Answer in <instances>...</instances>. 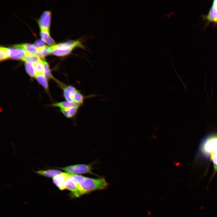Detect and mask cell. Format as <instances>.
<instances>
[{"label":"cell","mask_w":217,"mask_h":217,"mask_svg":"<svg viewBox=\"0 0 217 217\" xmlns=\"http://www.w3.org/2000/svg\"><path fill=\"white\" fill-rule=\"evenodd\" d=\"M201 17L203 21L206 22L204 28L211 23L217 25V0L213 1L208 13L206 15H202Z\"/></svg>","instance_id":"obj_5"},{"label":"cell","mask_w":217,"mask_h":217,"mask_svg":"<svg viewBox=\"0 0 217 217\" xmlns=\"http://www.w3.org/2000/svg\"><path fill=\"white\" fill-rule=\"evenodd\" d=\"M33 65L36 75L38 74L44 75V66L42 60L38 63H33Z\"/></svg>","instance_id":"obj_22"},{"label":"cell","mask_w":217,"mask_h":217,"mask_svg":"<svg viewBox=\"0 0 217 217\" xmlns=\"http://www.w3.org/2000/svg\"><path fill=\"white\" fill-rule=\"evenodd\" d=\"M63 91V96L66 101L82 105L86 97L74 86L66 85L62 82L58 83Z\"/></svg>","instance_id":"obj_3"},{"label":"cell","mask_w":217,"mask_h":217,"mask_svg":"<svg viewBox=\"0 0 217 217\" xmlns=\"http://www.w3.org/2000/svg\"><path fill=\"white\" fill-rule=\"evenodd\" d=\"M13 46L21 48L24 49L26 53L32 55H36L37 54V48L34 44L26 43L16 44Z\"/></svg>","instance_id":"obj_12"},{"label":"cell","mask_w":217,"mask_h":217,"mask_svg":"<svg viewBox=\"0 0 217 217\" xmlns=\"http://www.w3.org/2000/svg\"><path fill=\"white\" fill-rule=\"evenodd\" d=\"M9 58L8 49L1 46L0 48V60L3 61Z\"/></svg>","instance_id":"obj_21"},{"label":"cell","mask_w":217,"mask_h":217,"mask_svg":"<svg viewBox=\"0 0 217 217\" xmlns=\"http://www.w3.org/2000/svg\"><path fill=\"white\" fill-rule=\"evenodd\" d=\"M66 189L70 191V195L72 198L79 197L82 196L78 185L69 178L66 184Z\"/></svg>","instance_id":"obj_8"},{"label":"cell","mask_w":217,"mask_h":217,"mask_svg":"<svg viewBox=\"0 0 217 217\" xmlns=\"http://www.w3.org/2000/svg\"><path fill=\"white\" fill-rule=\"evenodd\" d=\"M36 80L38 83L47 91L48 90V84L46 77L44 74H38L36 75Z\"/></svg>","instance_id":"obj_16"},{"label":"cell","mask_w":217,"mask_h":217,"mask_svg":"<svg viewBox=\"0 0 217 217\" xmlns=\"http://www.w3.org/2000/svg\"><path fill=\"white\" fill-rule=\"evenodd\" d=\"M33 44L37 48H41L46 46L45 43L42 39H38Z\"/></svg>","instance_id":"obj_23"},{"label":"cell","mask_w":217,"mask_h":217,"mask_svg":"<svg viewBox=\"0 0 217 217\" xmlns=\"http://www.w3.org/2000/svg\"><path fill=\"white\" fill-rule=\"evenodd\" d=\"M78 105H81L76 103L70 102L67 101H62L52 104L53 106L59 107L60 109H66Z\"/></svg>","instance_id":"obj_17"},{"label":"cell","mask_w":217,"mask_h":217,"mask_svg":"<svg viewBox=\"0 0 217 217\" xmlns=\"http://www.w3.org/2000/svg\"><path fill=\"white\" fill-rule=\"evenodd\" d=\"M201 152L206 156H210L214 170L217 171V134L207 136L200 146Z\"/></svg>","instance_id":"obj_2"},{"label":"cell","mask_w":217,"mask_h":217,"mask_svg":"<svg viewBox=\"0 0 217 217\" xmlns=\"http://www.w3.org/2000/svg\"><path fill=\"white\" fill-rule=\"evenodd\" d=\"M40 35L42 39L49 45L53 46L55 45V41L50 36L49 32L40 30Z\"/></svg>","instance_id":"obj_15"},{"label":"cell","mask_w":217,"mask_h":217,"mask_svg":"<svg viewBox=\"0 0 217 217\" xmlns=\"http://www.w3.org/2000/svg\"><path fill=\"white\" fill-rule=\"evenodd\" d=\"M25 67L26 70L29 75L31 77H35L36 73L34 69L33 63L31 61H27L25 62Z\"/></svg>","instance_id":"obj_18"},{"label":"cell","mask_w":217,"mask_h":217,"mask_svg":"<svg viewBox=\"0 0 217 217\" xmlns=\"http://www.w3.org/2000/svg\"><path fill=\"white\" fill-rule=\"evenodd\" d=\"M94 162L91 163L86 164H77L70 165L66 167L55 168L62 170L67 173L71 174L77 175L85 174H90L96 176H99L92 172L93 169V165Z\"/></svg>","instance_id":"obj_4"},{"label":"cell","mask_w":217,"mask_h":217,"mask_svg":"<svg viewBox=\"0 0 217 217\" xmlns=\"http://www.w3.org/2000/svg\"><path fill=\"white\" fill-rule=\"evenodd\" d=\"M44 68V75L46 78L55 80L52 76L48 63L43 58L42 60Z\"/></svg>","instance_id":"obj_20"},{"label":"cell","mask_w":217,"mask_h":217,"mask_svg":"<svg viewBox=\"0 0 217 217\" xmlns=\"http://www.w3.org/2000/svg\"><path fill=\"white\" fill-rule=\"evenodd\" d=\"M81 105H78L64 109H60V111L66 118H72L77 114Z\"/></svg>","instance_id":"obj_10"},{"label":"cell","mask_w":217,"mask_h":217,"mask_svg":"<svg viewBox=\"0 0 217 217\" xmlns=\"http://www.w3.org/2000/svg\"><path fill=\"white\" fill-rule=\"evenodd\" d=\"M37 48L36 55L40 58H43L45 56L49 55L52 52L53 49L52 46H44Z\"/></svg>","instance_id":"obj_14"},{"label":"cell","mask_w":217,"mask_h":217,"mask_svg":"<svg viewBox=\"0 0 217 217\" xmlns=\"http://www.w3.org/2000/svg\"><path fill=\"white\" fill-rule=\"evenodd\" d=\"M51 18V12L50 11H46L42 13L38 21L40 30L49 32Z\"/></svg>","instance_id":"obj_7"},{"label":"cell","mask_w":217,"mask_h":217,"mask_svg":"<svg viewBox=\"0 0 217 217\" xmlns=\"http://www.w3.org/2000/svg\"><path fill=\"white\" fill-rule=\"evenodd\" d=\"M70 174L65 172H62L53 178V183L60 190L66 189V186Z\"/></svg>","instance_id":"obj_6"},{"label":"cell","mask_w":217,"mask_h":217,"mask_svg":"<svg viewBox=\"0 0 217 217\" xmlns=\"http://www.w3.org/2000/svg\"><path fill=\"white\" fill-rule=\"evenodd\" d=\"M34 172L40 175L49 178H54L62 172L61 171L57 169H50L45 170H40Z\"/></svg>","instance_id":"obj_11"},{"label":"cell","mask_w":217,"mask_h":217,"mask_svg":"<svg viewBox=\"0 0 217 217\" xmlns=\"http://www.w3.org/2000/svg\"><path fill=\"white\" fill-rule=\"evenodd\" d=\"M8 49L9 58L13 59H22L26 56V52L23 49L13 46Z\"/></svg>","instance_id":"obj_9"},{"label":"cell","mask_w":217,"mask_h":217,"mask_svg":"<svg viewBox=\"0 0 217 217\" xmlns=\"http://www.w3.org/2000/svg\"><path fill=\"white\" fill-rule=\"evenodd\" d=\"M108 185L104 177L94 178L85 177L80 184V190L82 195L93 191L105 189Z\"/></svg>","instance_id":"obj_1"},{"label":"cell","mask_w":217,"mask_h":217,"mask_svg":"<svg viewBox=\"0 0 217 217\" xmlns=\"http://www.w3.org/2000/svg\"><path fill=\"white\" fill-rule=\"evenodd\" d=\"M26 53V56L22 59V61H31L33 63H35L41 61L40 58L37 55H32Z\"/></svg>","instance_id":"obj_19"},{"label":"cell","mask_w":217,"mask_h":217,"mask_svg":"<svg viewBox=\"0 0 217 217\" xmlns=\"http://www.w3.org/2000/svg\"><path fill=\"white\" fill-rule=\"evenodd\" d=\"M74 49L70 48H57L53 49L52 54L58 56H65L71 54Z\"/></svg>","instance_id":"obj_13"}]
</instances>
